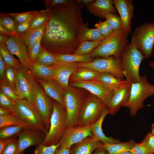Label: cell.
Instances as JSON below:
<instances>
[{"label": "cell", "instance_id": "cell-1", "mask_svg": "<svg viewBox=\"0 0 154 154\" xmlns=\"http://www.w3.org/2000/svg\"><path fill=\"white\" fill-rule=\"evenodd\" d=\"M84 7L80 0L50 9V17L41 41L44 49L54 54H73L81 43L84 25L81 15Z\"/></svg>", "mask_w": 154, "mask_h": 154}, {"label": "cell", "instance_id": "cell-2", "mask_svg": "<svg viewBox=\"0 0 154 154\" xmlns=\"http://www.w3.org/2000/svg\"><path fill=\"white\" fill-rule=\"evenodd\" d=\"M127 35L123 29L114 31L101 44L88 55L92 58L112 56L116 59H121L128 42Z\"/></svg>", "mask_w": 154, "mask_h": 154}, {"label": "cell", "instance_id": "cell-3", "mask_svg": "<svg viewBox=\"0 0 154 154\" xmlns=\"http://www.w3.org/2000/svg\"><path fill=\"white\" fill-rule=\"evenodd\" d=\"M53 102V110L50 119L49 132L42 143L46 146L58 143L68 128L66 109L56 100Z\"/></svg>", "mask_w": 154, "mask_h": 154}, {"label": "cell", "instance_id": "cell-4", "mask_svg": "<svg viewBox=\"0 0 154 154\" xmlns=\"http://www.w3.org/2000/svg\"><path fill=\"white\" fill-rule=\"evenodd\" d=\"M145 58L142 53L131 43L125 46L121 58V64L126 80L131 84L140 80L139 67Z\"/></svg>", "mask_w": 154, "mask_h": 154}, {"label": "cell", "instance_id": "cell-5", "mask_svg": "<svg viewBox=\"0 0 154 154\" xmlns=\"http://www.w3.org/2000/svg\"><path fill=\"white\" fill-rule=\"evenodd\" d=\"M153 95L154 85L151 84L146 76L143 75L139 81L132 84L129 100L123 106L129 108L131 116H135L138 111L144 107V101Z\"/></svg>", "mask_w": 154, "mask_h": 154}, {"label": "cell", "instance_id": "cell-6", "mask_svg": "<svg viewBox=\"0 0 154 154\" xmlns=\"http://www.w3.org/2000/svg\"><path fill=\"white\" fill-rule=\"evenodd\" d=\"M16 104L17 116L25 127L42 131L47 134L49 131L43 118L31 103L24 99L19 100Z\"/></svg>", "mask_w": 154, "mask_h": 154}, {"label": "cell", "instance_id": "cell-7", "mask_svg": "<svg viewBox=\"0 0 154 154\" xmlns=\"http://www.w3.org/2000/svg\"><path fill=\"white\" fill-rule=\"evenodd\" d=\"M63 97L68 128L78 125L79 114L86 97L79 90L70 86L64 90Z\"/></svg>", "mask_w": 154, "mask_h": 154}, {"label": "cell", "instance_id": "cell-8", "mask_svg": "<svg viewBox=\"0 0 154 154\" xmlns=\"http://www.w3.org/2000/svg\"><path fill=\"white\" fill-rule=\"evenodd\" d=\"M148 58L153 51L154 22L142 24L137 27L132 35L131 43Z\"/></svg>", "mask_w": 154, "mask_h": 154}, {"label": "cell", "instance_id": "cell-9", "mask_svg": "<svg viewBox=\"0 0 154 154\" xmlns=\"http://www.w3.org/2000/svg\"><path fill=\"white\" fill-rule=\"evenodd\" d=\"M106 105L91 94L86 97L79 116L78 125L91 126L99 119Z\"/></svg>", "mask_w": 154, "mask_h": 154}, {"label": "cell", "instance_id": "cell-10", "mask_svg": "<svg viewBox=\"0 0 154 154\" xmlns=\"http://www.w3.org/2000/svg\"><path fill=\"white\" fill-rule=\"evenodd\" d=\"M15 89L21 99H25L33 105L37 84L30 71L22 66L16 69Z\"/></svg>", "mask_w": 154, "mask_h": 154}, {"label": "cell", "instance_id": "cell-11", "mask_svg": "<svg viewBox=\"0 0 154 154\" xmlns=\"http://www.w3.org/2000/svg\"><path fill=\"white\" fill-rule=\"evenodd\" d=\"M79 63L80 67L89 68L100 72H108L119 80H125L121 58L116 59L112 56L106 58L96 59L89 62Z\"/></svg>", "mask_w": 154, "mask_h": 154}, {"label": "cell", "instance_id": "cell-12", "mask_svg": "<svg viewBox=\"0 0 154 154\" xmlns=\"http://www.w3.org/2000/svg\"><path fill=\"white\" fill-rule=\"evenodd\" d=\"M33 105L43 118L49 131L50 119L53 110V101L38 84L35 92Z\"/></svg>", "mask_w": 154, "mask_h": 154}, {"label": "cell", "instance_id": "cell-13", "mask_svg": "<svg viewBox=\"0 0 154 154\" xmlns=\"http://www.w3.org/2000/svg\"><path fill=\"white\" fill-rule=\"evenodd\" d=\"M132 84L128 81L113 91L112 97L106 105L109 114L114 115L129 100Z\"/></svg>", "mask_w": 154, "mask_h": 154}, {"label": "cell", "instance_id": "cell-14", "mask_svg": "<svg viewBox=\"0 0 154 154\" xmlns=\"http://www.w3.org/2000/svg\"><path fill=\"white\" fill-rule=\"evenodd\" d=\"M92 136L90 126L78 125L68 128L61 139L59 147L70 148L73 144Z\"/></svg>", "mask_w": 154, "mask_h": 154}, {"label": "cell", "instance_id": "cell-15", "mask_svg": "<svg viewBox=\"0 0 154 154\" xmlns=\"http://www.w3.org/2000/svg\"><path fill=\"white\" fill-rule=\"evenodd\" d=\"M6 44L10 52L18 57L23 68L30 71L33 63L29 58L27 46L23 39L10 37Z\"/></svg>", "mask_w": 154, "mask_h": 154}, {"label": "cell", "instance_id": "cell-16", "mask_svg": "<svg viewBox=\"0 0 154 154\" xmlns=\"http://www.w3.org/2000/svg\"><path fill=\"white\" fill-rule=\"evenodd\" d=\"M46 135L44 132L24 127L18 137L17 154H23L24 151L32 146H37L44 141Z\"/></svg>", "mask_w": 154, "mask_h": 154}, {"label": "cell", "instance_id": "cell-17", "mask_svg": "<svg viewBox=\"0 0 154 154\" xmlns=\"http://www.w3.org/2000/svg\"><path fill=\"white\" fill-rule=\"evenodd\" d=\"M79 62L65 63L58 62L52 66L54 70L53 79L63 90L70 86L69 80L80 67Z\"/></svg>", "mask_w": 154, "mask_h": 154}, {"label": "cell", "instance_id": "cell-18", "mask_svg": "<svg viewBox=\"0 0 154 154\" xmlns=\"http://www.w3.org/2000/svg\"><path fill=\"white\" fill-rule=\"evenodd\" d=\"M72 86L85 89L96 96L106 106L113 96V91L95 81H72Z\"/></svg>", "mask_w": 154, "mask_h": 154}, {"label": "cell", "instance_id": "cell-19", "mask_svg": "<svg viewBox=\"0 0 154 154\" xmlns=\"http://www.w3.org/2000/svg\"><path fill=\"white\" fill-rule=\"evenodd\" d=\"M113 4L120 15L122 27L128 34L131 31V19L133 16L134 6L131 0H112Z\"/></svg>", "mask_w": 154, "mask_h": 154}, {"label": "cell", "instance_id": "cell-20", "mask_svg": "<svg viewBox=\"0 0 154 154\" xmlns=\"http://www.w3.org/2000/svg\"><path fill=\"white\" fill-rule=\"evenodd\" d=\"M104 145L101 141L89 136L72 145L70 148L71 154H92L93 151Z\"/></svg>", "mask_w": 154, "mask_h": 154}, {"label": "cell", "instance_id": "cell-21", "mask_svg": "<svg viewBox=\"0 0 154 154\" xmlns=\"http://www.w3.org/2000/svg\"><path fill=\"white\" fill-rule=\"evenodd\" d=\"M87 10L95 16L103 18L109 13H115L116 11L112 0H96L85 5Z\"/></svg>", "mask_w": 154, "mask_h": 154}, {"label": "cell", "instance_id": "cell-22", "mask_svg": "<svg viewBox=\"0 0 154 154\" xmlns=\"http://www.w3.org/2000/svg\"><path fill=\"white\" fill-rule=\"evenodd\" d=\"M108 114H109L108 111L106 107L98 120L90 126L92 136L95 139L102 142L104 144L119 143L121 142L119 139L112 137H107L103 131L102 129V122L105 117Z\"/></svg>", "mask_w": 154, "mask_h": 154}, {"label": "cell", "instance_id": "cell-23", "mask_svg": "<svg viewBox=\"0 0 154 154\" xmlns=\"http://www.w3.org/2000/svg\"><path fill=\"white\" fill-rule=\"evenodd\" d=\"M37 81L42 86L45 93L48 96L64 106V90L54 80H47L38 79Z\"/></svg>", "mask_w": 154, "mask_h": 154}, {"label": "cell", "instance_id": "cell-24", "mask_svg": "<svg viewBox=\"0 0 154 154\" xmlns=\"http://www.w3.org/2000/svg\"><path fill=\"white\" fill-rule=\"evenodd\" d=\"M100 72L91 68L80 67L71 76L72 81H95L99 77Z\"/></svg>", "mask_w": 154, "mask_h": 154}, {"label": "cell", "instance_id": "cell-25", "mask_svg": "<svg viewBox=\"0 0 154 154\" xmlns=\"http://www.w3.org/2000/svg\"><path fill=\"white\" fill-rule=\"evenodd\" d=\"M95 81L112 91L116 87L127 81V80H119L112 74L107 72H100L99 77Z\"/></svg>", "mask_w": 154, "mask_h": 154}, {"label": "cell", "instance_id": "cell-26", "mask_svg": "<svg viewBox=\"0 0 154 154\" xmlns=\"http://www.w3.org/2000/svg\"><path fill=\"white\" fill-rule=\"evenodd\" d=\"M30 71L33 76L39 79L53 80L54 70L52 66H47L37 63H33Z\"/></svg>", "mask_w": 154, "mask_h": 154}, {"label": "cell", "instance_id": "cell-27", "mask_svg": "<svg viewBox=\"0 0 154 154\" xmlns=\"http://www.w3.org/2000/svg\"><path fill=\"white\" fill-rule=\"evenodd\" d=\"M88 26V23L84 24L82 28L80 36L81 42L84 41H102L105 38L97 28L89 29Z\"/></svg>", "mask_w": 154, "mask_h": 154}, {"label": "cell", "instance_id": "cell-28", "mask_svg": "<svg viewBox=\"0 0 154 154\" xmlns=\"http://www.w3.org/2000/svg\"><path fill=\"white\" fill-rule=\"evenodd\" d=\"M48 21L21 38L27 46L28 53L34 43L44 33Z\"/></svg>", "mask_w": 154, "mask_h": 154}, {"label": "cell", "instance_id": "cell-29", "mask_svg": "<svg viewBox=\"0 0 154 154\" xmlns=\"http://www.w3.org/2000/svg\"><path fill=\"white\" fill-rule=\"evenodd\" d=\"M50 14V9L40 11H37L32 20L29 30L25 35L38 28L48 21Z\"/></svg>", "mask_w": 154, "mask_h": 154}, {"label": "cell", "instance_id": "cell-30", "mask_svg": "<svg viewBox=\"0 0 154 154\" xmlns=\"http://www.w3.org/2000/svg\"><path fill=\"white\" fill-rule=\"evenodd\" d=\"M135 143L134 140L130 139L117 144H104L102 146L107 150L108 154H120L124 152L129 151Z\"/></svg>", "mask_w": 154, "mask_h": 154}, {"label": "cell", "instance_id": "cell-31", "mask_svg": "<svg viewBox=\"0 0 154 154\" xmlns=\"http://www.w3.org/2000/svg\"><path fill=\"white\" fill-rule=\"evenodd\" d=\"M54 55L58 62L65 63L89 62L91 61L92 58L88 54L80 55L63 54H54Z\"/></svg>", "mask_w": 154, "mask_h": 154}, {"label": "cell", "instance_id": "cell-32", "mask_svg": "<svg viewBox=\"0 0 154 154\" xmlns=\"http://www.w3.org/2000/svg\"><path fill=\"white\" fill-rule=\"evenodd\" d=\"M0 53L6 64L16 69L22 66L20 62L15 58L9 51L6 43L0 44Z\"/></svg>", "mask_w": 154, "mask_h": 154}, {"label": "cell", "instance_id": "cell-33", "mask_svg": "<svg viewBox=\"0 0 154 154\" xmlns=\"http://www.w3.org/2000/svg\"><path fill=\"white\" fill-rule=\"evenodd\" d=\"M103 40L82 42L73 54L80 55L88 54L101 44Z\"/></svg>", "mask_w": 154, "mask_h": 154}, {"label": "cell", "instance_id": "cell-34", "mask_svg": "<svg viewBox=\"0 0 154 154\" xmlns=\"http://www.w3.org/2000/svg\"><path fill=\"white\" fill-rule=\"evenodd\" d=\"M58 62L54 54L47 51L42 47L35 63L47 66H51Z\"/></svg>", "mask_w": 154, "mask_h": 154}, {"label": "cell", "instance_id": "cell-35", "mask_svg": "<svg viewBox=\"0 0 154 154\" xmlns=\"http://www.w3.org/2000/svg\"><path fill=\"white\" fill-rule=\"evenodd\" d=\"M0 91L15 102L21 99L17 95L15 88L4 80H0Z\"/></svg>", "mask_w": 154, "mask_h": 154}, {"label": "cell", "instance_id": "cell-36", "mask_svg": "<svg viewBox=\"0 0 154 154\" xmlns=\"http://www.w3.org/2000/svg\"><path fill=\"white\" fill-rule=\"evenodd\" d=\"M0 24L9 31L13 37L19 38L15 23L7 13L0 14Z\"/></svg>", "mask_w": 154, "mask_h": 154}, {"label": "cell", "instance_id": "cell-37", "mask_svg": "<svg viewBox=\"0 0 154 154\" xmlns=\"http://www.w3.org/2000/svg\"><path fill=\"white\" fill-rule=\"evenodd\" d=\"M23 125H11L0 128V139L9 138L17 135L24 129Z\"/></svg>", "mask_w": 154, "mask_h": 154}, {"label": "cell", "instance_id": "cell-38", "mask_svg": "<svg viewBox=\"0 0 154 154\" xmlns=\"http://www.w3.org/2000/svg\"><path fill=\"white\" fill-rule=\"evenodd\" d=\"M18 125H23L20 119L13 113L0 116V128L7 126Z\"/></svg>", "mask_w": 154, "mask_h": 154}, {"label": "cell", "instance_id": "cell-39", "mask_svg": "<svg viewBox=\"0 0 154 154\" xmlns=\"http://www.w3.org/2000/svg\"><path fill=\"white\" fill-rule=\"evenodd\" d=\"M0 106L9 110L17 116L16 102L5 96L0 91Z\"/></svg>", "mask_w": 154, "mask_h": 154}, {"label": "cell", "instance_id": "cell-40", "mask_svg": "<svg viewBox=\"0 0 154 154\" xmlns=\"http://www.w3.org/2000/svg\"><path fill=\"white\" fill-rule=\"evenodd\" d=\"M105 18L114 31L122 29L121 18L117 14L109 13L106 15Z\"/></svg>", "mask_w": 154, "mask_h": 154}, {"label": "cell", "instance_id": "cell-41", "mask_svg": "<svg viewBox=\"0 0 154 154\" xmlns=\"http://www.w3.org/2000/svg\"><path fill=\"white\" fill-rule=\"evenodd\" d=\"M37 11H34L31 15L26 20L16 26L19 38H22L28 32L32 20Z\"/></svg>", "mask_w": 154, "mask_h": 154}, {"label": "cell", "instance_id": "cell-42", "mask_svg": "<svg viewBox=\"0 0 154 154\" xmlns=\"http://www.w3.org/2000/svg\"><path fill=\"white\" fill-rule=\"evenodd\" d=\"M61 141L56 145L46 146L41 143L36 147L34 154H54L56 149L59 147Z\"/></svg>", "mask_w": 154, "mask_h": 154}, {"label": "cell", "instance_id": "cell-43", "mask_svg": "<svg viewBox=\"0 0 154 154\" xmlns=\"http://www.w3.org/2000/svg\"><path fill=\"white\" fill-rule=\"evenodd\" d=\"M15 136L6 145L0 154H17L18 138Z\"/></svg>", "mask_w": 154, "mask_h": 154}, {"label": "cell", "instance_id": "cell-44", "mask_svg": "<svg viewBox=\"0 0 154 154\" xmlns=\"http://www.w3.org/2000/svg\"><path fill=\"white\" fill-rule=\"evenodd\" d=\"M16 77V69L6 64L5 71L3 80L6 81L15 88Z\"/></svg>", "mask_w": 154, "mask_h": 154}, {"label": "cell", "instance_id": "cell-45", "mask_svg": "<svg viewBox=\"0 0 154 154\" xmlns=\"http://www.w3.org/2000/svg\"><path fill=\"white\" fill-rule=\"evenodd\" d=\"M44 33L34 43L30 52L29 53V58L33 63L35 62L37 56L42 48L41 43Z\"/></svg>", "mask_w": 154, "mask_h": 154}, {"label": "cell", "instance_id": "cell-46", "mask_svg": "<svg viewBox=\"0 0 154 154\" xmlns=\"http://www.w3.org/2000/svg\"><path fill=\"white\" fill-rule=\"evenodd\" d=\"M95 26L99 30L101 34L105 38L109 36L114 31L106 20L103 22L99 21L98 23L95 25Z\"/></svg>", "mask_w": 154, "mask_h": 154}, {"label": "cell", "instance_id": "cell-47", "mask_svg": "<svg viewBox=\"0 0 154 154\" xmlns=\"http://www.w3.org/2000/svg\"><path fill=\"white\" fill-rule=\"evenodd\" d=\"M34 11H32L22 13H8L7 14L13 18L16 26L26 20L30 17Z\"/></svg>", "mask_w": 154, "mask_h": 154}, {"label": "cell", "instance_id": "cell-48", "mask_svg": "<svg viewBox=\"0 0 154 154\" xmlns=\"http://www.w3.org/2000/svg\"><path fill=\"white\" fill-rule=\"evenodd\" d=\"M129 151L133 154H154L141 143H135Z\"/></svg>", "mask_w": 154, "mask_h": 154}, {"label": "cell", "instance_id": "cell-49", "mask_svg": "<svg viewBox=\"0 0 154 154\" xmlns=\"http://www.w3.org/2000/svg\"><path fill=\"white\" fill-rule=\"evenodd\" d=\"M141 143L154 153V135L151 132H148Z\"/></svg>", "mask_w": 154, "mask_h": 154}, {"label": "cell", "instance_id": "cell-50", "mask_svg": "<svg viewBox=\"0 0 154 154\" xmlns=\"http://www.w3.org/2000/svg\"><path fill=\"white\" fill-rule=\"evenodd\" d=\"M46 1L47 6L50 8L57 5L66 4L69 2L70 0H52Z\"/></svg>", "mask_w": 154, "mask_h": 154}, {"label": "cell", "instance_id": "cell-51", "mask_svg": "<svg viewBox=\"0 0 154 154\" xmlns=\"http://www.w3.org/2000/svg\"><path fill=\"white\" fill-rule=\"evenodd\" d=\"M6 68V64L1 55L0 54V79H3Z\"/></svg>", "mask_w": 154, "mask_h": 154}, {"label": "cell", "instance_id": "cell-52", "mask_svg": "<svg viewBox=\"0 0 154 154\" xmlns=\"http://www.w3.org/2000/svg\"><path fill=\"white\" fill-rule=\"evenodd\" d=\"M54 154H71L70 149L66 147H58Z\"/></svg>", "mask_w": 154, "mask_h": 154}, {"label": "cell", "instance_id": "cell-53", "mask_svg": "<svg viewBox=\"0 0 154 154\" xmlns=\"http://www.w3.org/2000/svg\"><path fill=\"white\" fill-rule=\"evenodd\" d=\"M15 136L7 139H0V153L2 152L7 143Z\"/></svg>", "mask_w": 154, "mask_h": 154}, {"label": "cell", "instance_id": "cell-54", "mask_svg": "<svg viewBox=\"0 0 154 154\" xmlns=\"http://www.w3.org/2000/svg\"><path fill=\"white\" fill-rule=\"evenodd\" d=\"M0 35L8 36L11 37H13L10 32L7 29L0 24Z\"/></svg>", "mask_w": 154, "mask_h": 154}, {"label": "cell", "instance_id": "cell-55", "mask_svg": "<svg viewBox=\"0 0 154 154\" xmlns=\"http://www.w3.org/2000/svg\"><path fill=\"white\" fill-rule=\"evenodd\" d=\"M92 154H108V153L107 150L102 146L96 149Z\"/></svg>", "mask_w": 154, "mask_h": 154}, {"label": "cell", "instance_id": "cell-56", "mask_svg": "<svg viewBox=\"0 0 154 154\" xmlns=\"http://www.w3.org/2000/svg\"><path fill=\"white\" fill-rule=\"evenodd\" d=\"M12 113L11 111L1 106L0 107V116L8 115Z\"/></svg>", "mask_w": 154, "mask_h": 154}, {"label": "cell", "instance_id": "cell-57", "mask_svg": "<svg viewBox=\"0 0 154 154\" xmlns=\"http://www.w3.org/2000/svg\"><path fill=\"white\" fill-rule=\"evenodd\" d=\"M11 37L8 36L0 35V44L6 43Z\"/></svg>", "mask_w": 154, "mask_h": 154}, {"label": "cell", "instance_id": "cell-58", "mask_svg": "<svg viewBox=\"0 0 154 154\" xmlns=\"http://www.w3.org/2000/svg\"><path fill=\"white\" fill-rule=\"evenodd\" d=\"M80 1L83 5H85L92 3L95 1L93 0H80Z\"/></svg>", "mask_w": 154, "mask_h": 154}, {"label": "cell", "instance_id": "cell-59", "mask_svg": "<svg viewBox=\"0 0 154 154\" xmlns=\"http://www.w3.org/2000/svg\"><path fill=\"white\" fill-rule=\"evenodd\" d=\"M151 132L154 135V123L152 124Z\"/></svg>", "mask_w": 154, "mask_h": 154}, {"label": "cell", "instance_id": "cell-60", "mask_svg": "<svg viewBox=\"0 0 154 154\" xmlns=\"http://www.w3.org/2000/svg\"><path fill=\"white\" fill-rule=\"evenodd\" d=\"M149 65L151 67L153 68L154 69V62H150L149 64Z\"/></svg>", "mask_w": 154, "mask_h": 154}, {"label": "cell", "instance_id": "cell-61", "mask_svg": "<svg viewBox=\"0 0 154 154\" xmlns=\"http://www.w3.org/2000/svg\"><path fill=\"white\" fill-rule=\"evenodd\" d=\"M120 154H132L131 153L129 152V151H127L121 153Z\"/></svg>", "mask_w": 154, "mask_h": 154}]
</instances>
